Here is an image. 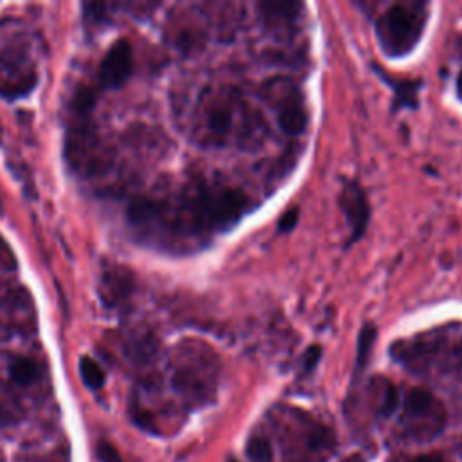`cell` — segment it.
<instances>
[{
  "label": "cell",
  "mask_w": 462,
  "mask_h": 462,
  "mask_svg": "<svg viewBox=\"0 0 462 462\" xmlns=\"http://www.w3.org/2000/svg\"><path fill=\"white\" fill-rule=\"evenodd\" d=\"M245 112L247 108L227 92L211 96L200 106V139L211 144L226 143L236 132V116Z\"/></svg>",
  "instance_id": "5b68a950"
},
{
  "label": "cell",
  "mask_w": 462,
  "mask_h": 462,
  "mask_svg": "<svg viewBox=\"0 0 462 462\" xmlns=\"http://www.w3.org/2000/svg\"><path fill=\"white\" fill-rule=\"evenodd\" d=\"M132 292V276L126 269L114 265L106 271H103L101 278V298L106 305L117 307L121 305Z\"/></svg>",
  "instance_id": "9c48e42d"
},
{
  "label": "cell",
  "mask_w": 462,
  "mask_h": 462,
  "mask_svg": "<svg viewBox=\"0 0 462 462\" xmlns=\"http://www.w3.org/2000/svg\"><path fill=\"white\" fill-rule=\"evenodd\" d=\"M245 453H247V457H249L253 462H269V460H271V455H273L269 439L263 437V435H253V437L247 440Z\"/></svg>",
  "instance_id": "9a60e30c"
},
{
  "label": "cell",
  "mask_w": 462,
  "mask_h": 462,
  "mask_svg": "<svg viewBox=\"0 0 462 462\" xmlns=\"http://www.w3.org/2000/svg\"><path fill=\"white\" fill-rule=\"evenodd\" d=\"M38 83V72L23 43H9L0 51V94L7 99L27 96Z\"/></svg>",
  "instance_id": "277c9868"
},
{
  "label": "cell",
  "mask_w": 462,
  "mask_h": 462,
  "mask_svg": "<svg viewBox=\"0 0 462 462\" xmlns=\"http://www.w3.org/2000/svg\"><path fill=\"white\" fill-rule=\"evenodd\" d=\"M79 375L83 379V383L92 388V390H97L105 384V372L103 368L99 366V363L88 356H83L79 359Z\"/></svg>",
  "instance_id": "4fadbf2b"
},
{
  "label": "cell",
  "mask_w": 462,
  "mask_h": 462,
  "mask_svg": "<svg viewBox=\"0 0 462 462\" xmlns=\"http://www.w3.org/2000/svg\"><path fill=\"white\" fill-rule=\"evenodd\" d=\"M339 206L346 217V224L350 227L348 244H352L363 236L370 215V208L361 186L356 182H348L339 195Z\"/></svg>",
  "instance_id": "ba28073f"
},
{
  "label": "cell",
  "mask_w": 462,
  "mask_h": 462,
  "mask_svg": "<svg viewBox=\"0 0 462 462\" xmlns=\"http://www.w3.org/2000/svg\"><path fill=\"white\" fill-rule=\"evenodd\" d=\"M296 222H298V209H289L280 220V229L282 231H291L296 226Z\"/></svg>",
  "instance_id": "ffe728a7"
},
{
  "label": "cell",
  "mask_w": 462,
  "mask_h": 462,
  "mask_svg": "<svg viewBox=\"0 0 462 462\" xmlns=\"http://www.w3.org/2000/svg\"><path fill=\"white\" fill-rule=\"evenodd\" d=\"M9 377L13 383L27 386L42 377V366L31 357H14L9 365Z\"/></svg>",
  "instance_id": "7c38bea8"
},
{
  "label": "cell",
  "mask_w": 462,
  "mask_h": 462,
  "mask_svg": "<svg viewBox=\"0 0 462 462\" xmlns=\"http://www.w3.org/2000/svg\"><path fill=\"white\" fill-rule=\"evenodd\" d=\"M231 462H235V460H231Z\"/></svg>",
  "instance_id": "d4e9b609"
},
{
  "label": "cell",
  "mask_w": 462,
  "mask_h": 462,
  "mask_svg": "<svg viewBox=\"0 0 462 462\" xmlns=\"http://www.w3.org/2000/svg\"><path fill=\"white\" fill-rule=\"evenodd\" d=\"M374 339H375V327L365 325L357 337V352H356V368L357 370H361L366 365L372 346H374Z\"/></svg>",
  "instance_id": "5bb4252c"
},
{
  "label": "cell",
  "mask_w": 462,
  "mask_h": 462,
  "mask_svg": "<svg viewBox=\"0 0 462 462\" xmlns=\"http://www.w3.org/2000/svg\"><path fill=\"white\" fill-rule=\"evenodd\" d=\"M319 359V348L318 346H314V348H310L309 352H307V363H305V368L309 370V368H312L314 365H316V361Z\"/></svg>",
  "instance_id": "44dd1931"
},
{
  "label": "cell",
  "mask_w": 462,
  "mask_h": 462,
  "mask_svg": "<svg viewBox=\"0 0 462 462\" xmlns=\"http://www.w3.org/2000/svg\"><path fill=\"white\" fill-rule=\"evenodd\" d=\"M16 267V256L13 254L9 244L0 235V269L13 271Z\"/></svg>",
  "instance_id": "e0dca14e"
},
{
  "label": "cell",
  "mask_w": 462,
  "mask_h": 462,
  "mask_svg": "<svg viewBox=\"0 0 462 462\" xmlns=\"http://www.w3.org/2000/svg\"><path fill=\"white\" fill-rule=\"evenodd\" d=\"M343 462H363V460H361V457L354 455V457H348V458H346V460H343Z\"/></svg>",
  "instance_id": "cb8c5ba5"
},
{
  "label": "cell",
  "mask_w": 462,
  "mask_h": 462,
  "mask_svg": "<svg viewBox=\"0 0 462 462\" xmlns=\"http://www.w3.org/2000/svg\"><path fill=\"white\" fill-rule=\"evenodd\" d=\"M247 206L244 193L200 182L188 186L177 197H135L126 215L144 242L177 247L231 227Z\"/></svg>",
  "instance_id": "6da1fadb"
},
{
  "label": "cell",
  "mask_w": 462,
  "mask_h": 462,
  "mask_svg": "<svg viewBox=\"0 0 462 462\" xmlns=\"http://www.w3.org/2000/svg\"><path fill=\"white\" fill-rule=\"evenodd\" d=\"M397 404H399V392L395 386H388L384 395H383V413L388 417L392 415L395 410H397Z\"/></svg>",
  "instance_id": "ac0fdd59"
},
{
  "label": "cell",
  "mask_w": 462,
  "mask_h": 462,
  "mask_svg": "<svg viewBox=\"0 0 462 462\" xmlns=\"http://www.w3.org/2000/svg\"><path fill=\"white\" fill-rule=\"evenodd\" d=\"M132 70V45L121 38L110 45L99 63V87L116 88L123 85Z\"/></svg>",
  "instance_id": "52a82bcc"
},
{
  "label": "cell",
  "mask_w": 462,
  "mask_h": 462,
  "mask_svg": "<svg viewBox=\"0 0 462 462\" xmlns=\"http://www.w3.org/2000/svg\"><path fill=\"white\" fill-rule=\"evenodd\" d=\"M424 4H393L375 22V34L384 54L401 58L408 54L422 36L426 23Z\"/></svg>",
  "instance_id": "7a4b0ae2"
},
{
  "label": "cell",
  "mask_w": 462,
  "mask_h": 462,
  "mask_svg": "<svg viewBox=\"0 0 462 462\" xmlns=\"http://www.w3.org/2000/svg\"><path fill=\"white\" fill-rule=\"evenodd\" d=\"M384 78V76H383ZM386 79V78H384ZM388 83H392L393 87V90L397 92V99L401 101V105L404 103V105H408V106H415V101H417V90H419V87L415 85V83H411V81H401V79H397V81H393V79H386Z\"/></svg>",
  "instance_id": "2e32d148"
},
{
  "label": "cell",
  "mask_w": 462,
  "mask_h": 462,
  "mask_svg": "<svg viewBox=\"0 0 462 462\" xmlns=\"http://www.w3.org/2000/svg\"><path fill=\"white\" fill-rule=\"evenodd\" d=\"M457 92H458V96L462 97V72L458 74V79H457Z\"/></svg>",
  "instance_id": "603a6c76"
},
{
  "label": "cell",
  "mask_w": 462,
  "mask_h": 462,
  "mask_svg": "<svg viewBox=\"0 0 462 462\" xmlns=\"http://www.w3.org/2000/svg\"><path fill=\"white\" fill-rule=\"evenodd\" d=\"M404 411L410 417H440V404L424 388H413L404 399Z\"/></svg>",
  "instance_id": "30bf717a"
},
{
  "label": "cell",
  "mask_w": 462,
  "mask_h": 462,
  "mask_svg": "<svg viewBox=\"0 0 462 462\" xmlns=\"http://www.w3.org/2000/svg\"><path fill=\"white\" fill-rule=\"evenodd\" d=\"M34 327V309L22 285L0 283V339L29 334Z\"/></svg>",
  "instance_id": "8992f818"
},
{
  "label": "cell",
  "mask_w": 462,
  "mask_h": 462,
  "mask_svg": "<svg viewBox=\"0 0 462 462\" xmlns=\"http://www.w3.org/2000/svg\"><path fill=\"white\" fill-rule=\"evenodd\" d=\"M411 462H444V460L440 457H437V455H420V457H417Z\"/></svg>",
  "instance_id": "7402d4cb"
},
{
  "label": "cell",
  "mask_w": 462,
  "mask_h": 462,
  "mask_svg": "<svg viewBox=\"0 0 462 462\" xmlns=\"http://www.w3.org/2000/svg\"><path fill=\"white\" fill-rule=\"evenodd\" d=\"M280 125L289 134L303 132V128L307 125V114H305L301 99H298L294 96L285 99L283 106L280 108Z\"/></svg>",
  "instance_id": "8fae6325"
},
{
  "label": "cell",
  "mask_w": 462,
  "mask_h": 462,
  "mask_svg": "<svg viewBox=\"0 0 462 462\" xmlns=\"http://www.w3.org/2000/svg\"><path fill=\"white\" fill-rule=\"evenodd\" d=\"M97 457L101 462H123L117 449L108 442H99L97 446Z\"/></svg>",
  "instance_id": "d6986e66"
},
{
  "label": "cell",
  "mask_w": 462,
  "mask_h": 462,
  "mask_svg": "<svg viewBox=\"0 0 462 462\" xmlns=\"http://www.w3.org/2000/svg\"><path fill=\"white\" fill-rule=\"evenodd\" d=\"M76 121L69 128L65 155L74 171L94 175L108 166V159L101 148V141L96 135L88 117L90 112H74Z\"/></svg>",
  "instance_id": "3957f363"
}]
</instances>
